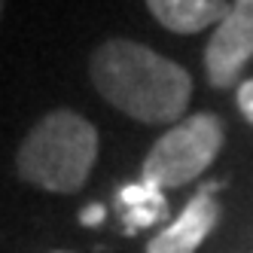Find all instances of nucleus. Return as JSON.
Wrapping results in <instances>:
<instances>
[{
	"label": "nucleus",
	"mask_w": 253,
	"mask_h": 253,
	"mask_svg": "<svg viewBox=\"0 0 253 253\" xmlns=\"http://www.w3.org/2000/svg\"><path fill=\"white\" fill-rule=\"evenodd\" d=\"M88 74L104 101L147 125L177 122L192 95V77L183 67L134 40L98 46Z\"/></svg>",
	"instance_id": "nucleus-1"
},
{
	"label": "nucleus",
	"mask_w": 253,
	"mask_h": 253,
	"mask_svg": "<svg viewBox=\"0 0 253 253\" xmlns=\"http://www.w3.org/2000/svg\"><path fill=\"white\" fill-rule=\"evenodd\" d=\"M98 159V128L74 110L46 113L22 140L15 165L25 183L46 192H77Z\"/></svg>",
	"instance_id": "nucleus-2"
},
{
	"label": "nucleus",
	"mask_w": 253,
	"mask_h": 253,
	"mask_svg": "<svg viewBox=\"0 0 253 253\" xmlns=\"http://www.w3.org/2000/svg\"><path fill=\"white\" fill-rule=\"evenodd\" d=\"M223 122L213 113H195L180 119L162 134L143 159V183L156 189H177L202 177L216 153L223 150Z\"/></svg>",
	"instance_id": "nucleus-3"
},
{
	"label": "nucleus",
	"mask_w": 253,
	"mask_h": 253,
	"mask_svg": "<svg viewBox=\"0 0 253 253\" xmlns=\"http://www.w3.org/2000/svg\"><path fill=\"white\" fill-rule=\"evenodd\" d=\"M250 58H253V0H235L205 49L208 83L213 88L235 85Z\"/></svg>",
	"instance_id": "nucleus-4"
},
{
	"label": "nucleus",
	"mask_w": 253,
	"mask_h": 253,
	"mask_svg": "<svg viewBox=\"0 0 253 253\" xmlns=\"http://www.w3.org/2000/svg\"><path fill=\"white\" fill-rule=\"evenodd\" d=\"M220 186L223 183H205L202 192L192 195L189 205L180 211L177 220L147 244V253H195L220 220V202L213 198Z\"/></svg>",
	"instance_id": "nucleus-5"
},
{
	"label": "nucleus",
	"mask_w": 253,
	"mask_h": 253,
	"mask_svg": "<svg viewBox=\"0 0 253 253\" xmlns=\"http://www.w3.org/2000/svg\"><path fill=\"white\" fill-rule=\"evenodd\" d=\"M147 6L156 22L174 34H198L211 25H220L232 9L223 0H147Z\"/></svg>",
	"instance_id": "nucleus-6"
},
{
	"label": "nucleus",
	"mask_w": 253,
	"mask_h": 253,
	"mask_svg": "<svg viewBox=\"0 0 253 253\" xmlns=\"http://www.w3.org/2000/svg\"><path fill=\"white\" fill-rule=\"evenodd\" d=\"M119 205L125 208L122 223H125V232H128V235H134L143 226H153L156 220H162V216L168 213V205H165L162 189L143 183V180H140V183L125 186L119 192Z\"/></svg>",
	"instance_id": "nucleus-7"
},
{
	"label": "nucleus",
	"mask_w": 253,
	"mask_h": 253,
	"mask_svg": "<svg viewBox=\"0 0 253 253\" xmlns=\"http://www.w3.org/2000/svg\"><path fill=\"white\" fill-rule=\"evenodd\" d=\"M238 110L244 113V119L253 125V80L238 85Z\"/></svg>",
	"instance_id": "nucleus-8"
},
{
	"label": "nucleus",
	"mask_w": 253,
	"mask_h": 253,
	"mask_svg": "<svg viewBox=\"0 0 253 253\" xmlns=\"http://www.w3.org/2000/svg\"><path fill=\"white\" fill-rule=\"evenodd\" d=\"M104 213H107L104 205H88V208L80 213V223H83V226H101V223H104Z\"/></svg>",
	"instance_id": "nucleus-9"
},
{
	"label": "nucleus",
	"mask_w": 253,
	"mask_h": 253,
	"mask_svg": "<svg viewBox=\"0 0 253 253\" xmlns=\"http://www.w3.org/2000/svg\"><path fill=\"white\" fill-rule=\"evenodd\" d=\"M55 253H70V250H55Z\"/></svg>",
	"instance_id": "nucleus-10"
},
{
	"label": "nucleus",
	"mask_w": 253,
	"mask_h": 253,
	"mask_svg": "<svg viewBox=\"0 0 253 253\" xmlns=\"http://www.w3.org/2000/svg\"><path fill=\"white\" fill-rule=\"evenodd\" d=\"M0 12H3V0H0Z\"/></svg>",
	"instance_id": "nucleus-11"
}]
</instances>
